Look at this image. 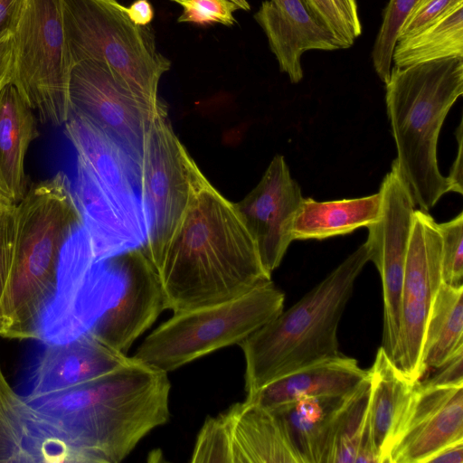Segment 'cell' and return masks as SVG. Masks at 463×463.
<instances>
[{"label":"cell","mask_w":463,"mask_h":463,"mask_svg":"<svg viewBox=\"0 0 463 463\" xmlns=\"http://www.w3.org/2000/svg\"><path fill=\"white\" fill-rule=\"evenodd\" d=\"M303 200L284 156L277 155L258 184L235 203L269 274L279 266L294 241L293 222Z\"/></svg>","instance_id":"obj_14"},{"label":"cell","mask_w":463,"mask_h":463,"mask_svg":"<svg viewBox=\"0 0 463 463\" xmlns=\"http://www.w3.org/2000/svg\"><path fill=\"white\" fill-rule=\"evenodd\" d=\"M12 43L11 83L42 123L64 125L71 115L73 65L61 0H24Z\"/></svg>","instance_id":"obj_9"},{"label":"cell","mask_w":463,"mask_h":463,"mask_svg":"<svg viewBox=\"0 0 463 463\" xmlns=\"http://www.w3.org/2000/svg\"><path fill=\"white\" fill-rule=\"evenodd\" d=\"M164 309L157 274L141 250L95 261L80 226L61 249L55 294L38 340L63 344L88 334L125 354Z\"/></svg>","instance_id":"obj_1"},{"label":"cell","mask_w":463,"mask_h":463,"mask_svg":"<svg viewBox=\"0 0 463 463\" xmlns=\"http://www.w3.org/2000/svg\"><path fill=\"white\" fill-rule=\"evenodd\" d=\"M441 235L427 212L415 210L406 255L401 309V332L393 363L411 379L426 372L421 363L424 329L442 283Z\"/></svg>","instance_id":"obj_13"},{"label":"cell","mask_w":463,"mask_h":463,"mask_svg":"<svg viewBox=\"0 0 463 463\" xmlns=\"http://www.w3.org/2000/svg\"><path fill=\"white\" fill-rule=\"evenodd\" d=\"M420 0H389L372 52L374 71L380 80H389L392 53L402 24Z\"/></svg>","instance_id":"obj_29"},{"label":"cell","mask_w":463,"mask_h":463,"mask_svg":"<svg viewBox=\"0 0 463 463\" xmlns=\"http://www.w3.org/2000/svg\"><path fill=\"white\" fill-rule=\"evenodd\" d=\"M64 134L73 145L77 158L90 171L144 244L146 227L138 193V175L128 157L78 113L71 112L64 124Z\"/></svg>","instance_id":"obj_16"},{"label":"cell","mask_w":463,"mask_h":463,"mask_svg":"<svg viewBox=\"0 0 463 463\" xmlns=\"http://www.w3.org/2000/svg\"><path fill=\"white\" fill-rule=\"evenodd\" d=\"M349 395L307 398L270 410L298 463L330 462L335 420Z\"/></svg>","instance_id":"obj_22"},{"label":"cell","mask_w":463,"mask_h":463,"mask_svg":"<svg viewBox=\"0 0 463 463\" xmlns=\"http://www.w3.org/2000/svg\"><path fill=\"white\" fill-rule=\"evenodd\" d=\"M313 16L337 40L341 49L351 47L356 39L333 0H303Z\"/></svg>","instance_id":"obj_35"},{"label":"cell","mask_w":463,"mask_h":463,"mask_svg":"<svg viewBox=\"0 0 463 463\" xmlns=\"http://www.w3.org/2000/svg\"><path fill=\"white\" fill-rule=\"evenodd\" d=\"M71 112L90 120L128 157L138 175L144 138L164 105L135 94L107 64L83 61L71 73Z\"/></svg>","instance_id":"obj_11"},{"label":"cell","mask_w":463,"mask_h":463,"mask_svg":"<svg viewBox=\"0 0 463 463\" xmlns=\"http://www.w3.org/2000/svg\"><path fill=\"white\" fill-rule=\"evenodd\" d=\"M370 260L364 242L287 311L241 341L245 391L341 355L337 328L354 282Z\"/></svg>","instance_id":"obj_6"},{"label":"cell","mask_w":463,"mask_h":463,"mask_svg":"<svg viewBox=\"0 0 463 463\" xmlns=\"http://www.w3.org/2000/svg\"><path fill=\"white\" fill-rule=\"evenodd\" d=\"M368 378L369 370L341 354L278 378L247 393L245 401L272 410L307 398L347 396Z\"/></svg>","instance_id":"obj_19"},{"label":"cell","mask_w":463,"mask_h":463,"mask_svg":"<svg viewBox=\"0 0 463 463\" xmlns=\"http://www.w3.org/2000/svg\"><path fill=\"white\" fill-rule=\"evenodd\" d=\"M420 383L429 387L463 386V347L459 348Z\"/></svg>","instance_id":"obj_36"},{"label":"cell","mask_w":463,"mask_h":463,"mask_svg":"<svg viewBox=\"0 0 463 463\" xmlns=\"http://www.w3.org/2000/svg\"><path fill=\"white\" fill-rule=\"evenodd\" d=\"M370 380L364 381L345 400L335 424L329 463H354L368 418Z\"/></svg>","instance_id":"obj_28"},{"label":"cell","mask_w":463,"mask_h":463,"mask_svg":"<svg viewBox=\"0 0 463 463\" xmlns=\"http://www.w3.org/2000/svg\"><path fill=\"white\" fill-rule=\"evenodd\" d=\"M233 463H298L270 410L244 401L221 413Z\"/></svg>","instance_id":"obj_23"},{"label":"cell","mask_w":463,"mask_h":463,"mask_svg":"<svg viewBox=\"0 0 463 463\" xmlns=\"http://www.w3.org/2000/svg\"><path fill=\"white\" fill-rule=\"evenodd\" d=\"M167 373L137 361L52 395L25 400L26 411L58 433L74 463H118L169 419Z\"/></svg>","instance_id":"obj_3"},{"label":"cell","mask_w":463,"mask_h":463,"mask_svg":"<svg viewBox=\"0 0 463 463\" xmlns=\"http://www.w3.org/2000/svg\"><path fill=\"white\" fill-rule=\"evenodd\" d=\"M124 11L131 22L141 26L149 25L155 15L148 0H136L129 6H124Z\"/></svg>","instance_id":"obj_41"},{"label":"cell","mask_w":463,"mask_h":463,"mask_svg":"<svg viewBox=\"0 0 463 463\" xmlns=\"http://www.w3.org/2000/svg\"><path fill=\"white\" fill-rule=\"evenodd\" d=\"M73 195L95 261L141 248L143 241L79 158Z\"/></svg>","instance_id":"obj_21"},{"label":"cell","mask_w":463,"mask_h":463,"mask_svg":"<svg viewBox=\"0 0 463 463\" xmlns=\"http://www.w3.org/2000/svg\"><path fill=\"white\" fill-rule=\"evenodd\" d=\"M441 235L442 283L451 287L463 286V213L452 220L438 223Z\"/></svg>","instance_id":"obj_31"},{"label":"cell","mask_w":463,"mask_h":463,"mask_svg":"<svg viewBox=\"0 0 463 463\" xmlns=\"http://www.w3.org/2000/svg\"><path fill=\"white\" fill-rule=\"evenodd\" d=\"M368 415L380 463L389 457L420 380L408 377L380 347L369 369Z\"/></svg>","instance_id":"obj_20"},{"label":"cell","mask_w":463,"mask_h":463,"mask_svg":"<svg viewBox=\"0 0 463 463\" xmlns=\"http://www.w3.org/2000/svg\"><path fill=\"white\" fill-rule=\"evenodd\" d=\"M285 296L272 281L234 299L175 313L156 328L133 356L164 372L218 349L239 345L282 312Z\"/></svg>","instance_id":"obj_8"},{"label":"cell","mask_w":463,"mask_h":463,"mask_svg":"<svg viewBox=\"0 0 463 463\" xmlns=\"http://www.w3.org/2000/svg\"><path fill=\"white\" fill-rule=\"evenodd\" d=\"M378 220L366 228L370 260L377 268L383 288V326L381 347L393 362L400 339L402 292L415 203L394 162L379 190Z\"/></svg>","instance_id":"obj_12"},{"label":"cell","mask_w":463,"mask_h":463,"mask_svg":"<svg viewBox=\"0 0 463 463\" xmlns=\"http://www.w3.org/2000/svg\"><path fill=\"white\" fill-rule=\"evenodd\" d=\"M381 204L380 192L361 198L328 202L304 198L293 222V239L323 240L367 227L378 220Z\"/></svg>","instance_id":"obj_25"},{"label":"cell","mask_w":463,"mask_h":463,"mask_svg":"<svg viewBox=\"0 0 463 463\" xmlns=\"http://www.w3.org/2000/svg\"><path fill=\"white\" fill-rule=\"evenodd\" d=\"M463 347V286L441 283L426 322L421 363L437 368Z\"/></svg>","instance_id":"obj_26"},{"label":"cell","mask_w":463,"mask_h":463,"mask_svg":"<svg viewBox=\"0 0 463 463\" xmlns=\"http://www.w3.org/2000/svg\"><path fill=\"white\" fill-rule=\"evenodd\" d=\"M82 224L63 172L33 184L14 203L0 336L38 340L41 321L55 294L61 249Z\"/></svg>","instance_id":"obj_4"},{"label":"cell","mask_w":463,"mask_h":463,"mask_svg":"<svg viewBox=\"0 0 463 463\" xmlns=\"http://www.w3.org/2000/svg\"><path fill=\"white\" fill-rule=\"evenodd\" d=\"M191 462L233 463L228 428L221 414L205 420L198 434Z\"/></svg>","instance_id":"obj_32"},{"label":"cell","mask_w":463,"mask_h":463,"mask_svg":"<svg viewBox=\"0 0 463 463\" xmlns=\"http://www.w3.org/2000/svg\"><path fill=\"white\" fill-rule=\"evenodd\" d=\"M254 19L264 31L280 71L292 83L303 78L304 52L341 49L337 40L313 16L303 0L263 1Z\"/></svg>","instance_id":"obj_18"},{"label":"cell","mask_w":463,"mask_h":463,"mask_svg":"<svg viewBox=\"0 0 463 463\" xmlns=\"http://www.w3.org/2000/svg\"><path fill=\"white\" fill-rule=\"evenodd\" d=\"M426 463H463V440L452 442L433 454Z\"/></svg>","instance_id":"obj_43"},{"label":"cell","mask_w":463,"mask_h":463,"mask_svg":"<svg viewBox=\"0 0 463 463\" xmlns=\"http://www.w3.org/2000/svg\"><path fill=\"white\" fill-rule=\"evenodd\" d=\"M460 5L463 0H420L402 24L397 41L419 33Z\"/></svg>","instance_id":"obj_34"},{"label":"cell","mask_w":463,"mask_h":463,"mask_svg":"<svg viewBox=\"0 0 463 463\" xmlns=\"http://www.w3.org/2000/svg\"><path fill=\"white\" fill-rule=\"evenodd\" d=\"M197 165L175 134L164 104L146 130L138 169L146 227L141 251L154 269L179 229L193 194Z\"/></svg>","instance_id":"obj_10"},{"label":"cell","mask_w":463,"mask_h":463,"mask_svg":"<svg viewBox=\"0 0 463 463\" xmlns=\"http://www.w3.org/2000/svg\"><path fill=\"white\" fill-rule=\"evenodd\" d=\"M458 440H463V386L429 387L419 381L389 463H426Z\"/></svg>","instance_id":"obj_15"},{"label":"cell","mask_w":463,"mask_h":463,"mask_svg":"<svg viewBox=\"0 0 463 463\" xmlns=\"http://www.w3.org/2000/svg\"><path fill=\"white\" fill-rule=\"evenodd\" d=\"M24 0H0V40L13 35Z\"/></svg>","instance_id":"obj_38"},{"label":"cell","mask_w":463,"mask_h":463,"mask_svg":"<svg viewBox=\"0 0 463 463\" xmlns=\"http://www.w3.org/2000/svg\"><path fill=\"white\" fill-rule=\"evenodd\" d=\"M13 209L0 217V300L10 264Z\"/></svg>","instance_id":"obj_37"},{"label":"cell","mask_w":463,"mask_h":463,"mask_svg":"<svg viewBox=\"0 0 463 463\" xmlns=\"http://www.w3.org/2000/svg\"><path fill=\"white\" fill-rule=\"evenodd\" d=\"M174 314L239 298L271 281L234 203L198 166L183 222L155 269Z\"/></svg>","instance_id":"obj_2"},{"label":"cell","mask_w":463,"mask_h":463,"mask_svg":"<svg viewBox=\"0 0 463 463\" xmlns=\"http://www.w3.org/2000/svg\"><path fill=\"white\" fill-rule=\"evenodd\" d=\"M456 138L458 141V152L456 159L450 168L448 177L450 184V192L463 194V132H462V120L456 131Z\"/></svg>","instance_id":"obj_39"},{"label":"cell","mask_w":463,"mask_h":463,"mask_svg":"<svg viewBox=\"0 0 463 463\" xmlns=\"http://www.w3.org/2000/svg\"><path fill=\"white\" fill-rule=\"evenodd\" d=\"M462 10L460 5L419 33L398 40L392 53L394 66L463 57Z\"/></svg>","instance_id":"obj_27"},{"label":"cell","mask_w":463,"mask_h":463,"mask_svg":"<svg viewBox=\"0 0 463 463\" xmlns=\"http://www.w3.org/2000/svg\"><path fill=\"white\" fill-rule=\"evenodd\" d=\"M37 136L33 109L10 82L0 92V194L14 203L26 193L24 158Z\"/></svg>","instance_id":"obj_24"},{"label":"cell","mask_w":463,"mask_h":463,"mask_svg":"<svg viewBox=\"0 0 463 463\" xmlns=\"http://www.w3.org/2000/svg\"><path fill=\"white\" fill-rule=\"evenodd\" d=\"M335 5L346 21L355 38L362 33V25L358 16L356 0H333Z\"/></svg>","instance_id":"obj_42"},{"label":"cell","mask_w":463,"mask_h":463,"mask_svg":"<svg viewBox=\"0 0 463 463\" xmlns=\"http://www.w3.org/2000/svg\"><path fill=\"white\" fill-rule=\"evenodd\" d=\"M181 5L183 12L178 23L196 25L220 24L232 26L236 23L233 13L238 7L230 0H170Z\"/></svg>","instance_id":"obj_33"},{"label":"cell","mask_w":463,"mask_h":463,"mask_svg":"<svg viewBox=\"0 0 463 463\" xmlns=\"http://www.w3.org/2000/svg\"><path fill=\"white\" fill-rule=\"evenodd\" d=\"M385 85L393 162L415 204L428 212L450 192L438 166L437 144L446 116L463 94V57L393 65Z\"/></svg>","instance_id":"obj_5"},{"label":"cell","mask_w":463,"mask_h":463,"mask_svg":"<svg viewBox=\"0 0 463 463\" xmlns=\"http://www.w3.org/2000/svg\"><path fill=\"white\" fill-rule=\"evenodd\" d=\"M230 1L232 2L238 7V9L244 10V11L250 10V5L247 2V0H230Z\"/></svg>","instance_id":"obj_45"},{"label":"cell","mask_w":463,"mask_h":463,"mask_svg":"<svg viewBox=\"0 0 463 463\" xmlns=\"http://www.w3.org/2000/svg\"><path fill=\"white\" fill-rule=\"evenodd\" d=\"M72 65L107 64L137 95L156 102L158 84L171 61L157 49L150 25H137L117 0H61Z\"/></svg>","instance_id":"obj_7"},{"label":"cell","mask_w":463,"mask_h":463,"mask_svg":"<svg viewBox=\"0 0 463 463\" xmlns=\"http://www.w3.org/2000/svg\"><path fill=\"white\" fill-rule=\"evenodd\" d=\"M14 204V203L12 201L0 194V217L12 209Z\"/></svg>","instance_id":"obj_44"},{"label":"cell","mask_w":463,"mask_h":463,"mask_svg":"<svg viewBox=\"0 0 463 463\" xmlns=\"http://www.w3.org/2000/svg\"><path fill=\"white\" fill-rule=\"evenodd\" d=\"M13 71L12 35L0 40V92L11 82Z\"/></svg>","instance_id":"obj_40"},{"label":"cell","mask_w":463,"mask_h":463,"mask_svg":"<svg viewBox=\"0 0 463 463\" xmlns=\"http://www.w3.org/2000/svg\"><path fill=\"white\" fill-rule=\"evenodd\" d=\"M24 399L10 386L0 367V462H19Z\"/></svg>","instance_id":"obj_30"},{"label":"cell","mask_w":463,"mask_h":463,"mask_svg":"<svg viewBox=\"0 0 463 463\" xmlns=\"http://www.w3.org/2000/svg\"><path fill=\"white\" fill-rule=\"evenodd\" d=\"M31 366L29 393L33 400L96 380L128 364L131 357L90 335L63 344L46 345Z\"/></svg>","instance_id":"obj_17"}]
</instances>
